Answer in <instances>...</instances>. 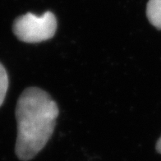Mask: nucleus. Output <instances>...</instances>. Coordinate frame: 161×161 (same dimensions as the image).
Masks as SVG:
<instances>
[{"instance_id":"nucleus-4","label":"nucleus","mask_w":161,"mask_h":161,"mask_svg":"<svg viewBox=\"0 0 161 161\" xmlns=\"http://www.w3.org/2000/svg\"><path fill=\"white\" fill-rule=\"evenodd\" d=\"M8 76L4 67L0 64V106L4 101L8 89Z\"/></svg>"},{"instance_id":"nucleus-3","label":"nucleus","mask_w":161,"mask_h":161,"mask_svg":"<svg viewBox=\"0 0 161 161\" xmlns=\"http://www.w3.org/2000/svg\"><path fill=\"white\" fill-rule=\"evenodd\" d=\"M146 16L155 27L161 30V0H149L146 5Z\"/></svg>"},{"instance_id":"nucleus-1","label":"nucleus","mask_w":161,"mask_h":161,"mask_svg":"<svg viewBox=\"0 0 161 161\" xmlns=\"http://www.w3.org/2000/svg\"><path fill=\"white\" fill-rule=\"evenodd\" d=\"M58 113L56 102L45 91L29 87L21 93L16 107L18 159L31 160L44 149L53 135Z\"/></svg>"},{"instance_id":"nucleus-5","label":"nucleus","mask_w":161,"mask_h":161,"mask_svg":"<svg viewBox=\"0 0 161 161\" xmlns=\"http://www.w3.org/2000/svg\"><path fill=\"white\" fill-rule=\"evenodd\" d=\"M155 148H156L157 152L159 153V154H161V136H160V138H159V140H158V142H157Z\"/></svg>"},{"instance_id":"nucleus-2","label":"nucleus","mask_w":161,"mask_h":161,"mask_svg":"<svg viewBox=\"0 0 161 161\" xmlns=\"http://www.w3.org/2000/svg\"><path fill=\"white\" fill-rule=\"evenodd\" d=\"M13 31L21 41L30 44L43 42L53 37L57 31V19L49 11L41 16L28 13L14 21Z\"/></svg>"}]
</instances>
